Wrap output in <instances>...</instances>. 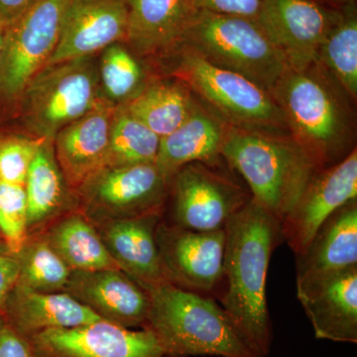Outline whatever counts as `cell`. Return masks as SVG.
Wrapping results in <instances>:
<instances>
[{
    "label": "cell",
    "instance_id": "obj_16",
    "mask_svg": "<svg viewBox=\"0 0 357 357\" xmlns=\"http://www.w3.org/2000/svg\"><path fill=\"white\" fill-rule=\"evenodd\" d=\"M64 292L103 321L128 328L146 325L149 295L121 269L72 271Z\"/></svg>",
    "mask_w": 357,
    "mask_h": 357
},
{
    "label": "cell",
    "instance_id": "obj_19",
    "mask_svg": "<svg viewBox=\"0 0 357 357\" xmlns=\"http://www.w3.org/2000/svg\"><path fill=\"white\" fill-rule=\"evenodd\" d=\"M114 109L112 103L103 102L61 129L54 138L56 160L73 192L105 166Z\"/></svg>",
    "mask_w": 357,
    "mask_h": 357
},
{
    "label": "cell",
    "instance_id": "obj_17",
    "mask_svg": "<svg viewBox=\"0 0 357 357\" xmlns=\"http://www.w3.org/2000/svg\"><path fill=\"white\" fill-rule=\"evenodd\" d=\"M318 340L357 344V266L297 286Z\"/></svg>",
    "mask_w": 357,
    "mask_h": 357
},
{
    "label": "cell",
    "instance_id": "obj_37",
    "mask_svg": "<svg viewBox=\"0 0 357 357\" xmlns=\"http://www.w3.org/2000/svg\"><path fill=\"white\" fill-rule=\"evenodd\" d=\"M6 23L0 20V60H1L2 46H3L4 30H6Z\"/></svg>",
    "mask_w": 357,
    "mask_h": 357
},
{
    "label": "cell",
    "instance_id": "obj_20",
    "mask_svg": "<svg viewBox=\"0 0 357 357\" xmlns=\"http://www.w3.org/2000/svg\"><path fill=\"white\" fill-rule=\"evenodd\" d=\"M230 126L196 96L191 114L176 130L160 139L156 164L167 183L194 162L213 163L222 157Z\"/></svg>",
    "mask_w": 357,
    "mask_h": 357
},
{
    "label": "cell",
    "instance_id": "obj_31",
    "mask_svg": "<svg viewBox=\"0 0 357 357\" xmlns=\"http://www.w3.org/2000/svg\"><path fill=\"white\" fill-rule=\"evenodd\" d=\"M0 238L7 252L13 256L29 238L24 185L0 182Z\"/></svg>",
    "mask_w": 357,
    "mask_h": 357
},
{
    "label": "cell",
    "instance_id": "obj_6",
    "mask_svg": "<svg viewBox=\"0 0 357 357\" xmlns=\"http://www.w3.org/2000/svg\"><path fill=\"white\" fill-rule=\"evenodd\" d=\"M178 48L196 54L215 67L241 75L268 91L288 68L259 24L238 16L198 11Z\"/></svg>",
    "mask_w": 357,
    "mask_h": 357
},
{
    "label": "cell",
    "instance_id": "obj_13",
    "mask_svg": "<svg viewBox=\"0 0 357 357\" xmlns=\"http://www.w3.org/2000/svg\"><path fill=\"white\" fill-rule=\"evenodd\" d=\"M35 357H161L153 333L96 321L69 328H53L29 338Z\"/></svg>",
    "mask_w": 357,
    "mask_h": 357
},
{
    "label": "cell",
    "instance_id": "obj_9",
    "mask_svg": "<svg viewBox=\"0 0 357 357\" xmlns=\"http://www.w3.org/2000/svg\"><path fill=\"white\" fill-rule=\"evenodd\" d=\"M79 211L96 225L162 215L169 184L156 164L103 167L76 192Z\"/></svg>",
    "mask_w": 357,
    "mask_h": 357
},
{
    "label": "cell",
    "instance_id": "obj_22",
    "mask_svg": "<svg viewBox=\"0 0 357 357\" xmlns=\"http://www.w3.org/2000/svg\"><path fill=\"white\" fill-rule=\"evenodd\" d=\"M0 314L28 340L44 331L76 328L102 319L68 293L38 292L20 283L11 290Z\"/></svg>",
    "mask_w": 357,
    "mask_h": 357
},
{
    "label": "cell",
    "instance_id": "obj_34",
    "mask_svg": "<svg viewBox=\"0 0 357 357\" xmlns=\"http://www.w3.org/2000/svg\"><path fill=\"white\" fill-rule=\"evenodd\" d=\"M0 357H35L31 342L14 331L0 314Z\"/></svg>",
    "mask_w": 357,
    "mask_h": 357
},
{
    "label": "cell",
    "instance_id": "obj_26",
    "mask_svg": "<svg viewBox=\"0 0 357 357\" xmlns=\"http://www.w3.org/2000/svg\"><path fill=\"white\" fill-rule=\"evenodd\" d=\"M43 237L72 271L119 269L95 225L79 211L61 218Z\"/></svg>",
    "mask_w": 357,
    "mask_h": 357
},
{
    "label": "cell",
    "instance_id": "obj_38",
    "mask_svg": "<svg viewBox=\"0 0 357 357\" xmlns=\"http://www.w3.org/2000/svg\"><path fill=\"white\" fill-rule=\"evenodd\" d=\"M326 1L330 2L333 6L340 7L349 3V2L356 1V0H326Z\"/></svg>",
    "mask_w": 357,
    "mask_h": 357
},
{
    "label": "cell",
    "instance_id": "obj_4",
    "mask_svg": "<svg viewBox=\"0 0 357 357\" xmlns=\"http://www.w3.org/2000/svg\"><path fill=\"white\" fill-rule=\"evenodd\" d=\"M222 157L243 176L251 197L281 223L318 170L291 134L255 132L230 126Z\"/></svg>",
    "mask_w": 357,
    "mask_h": 357
},
{
    "label": "cell",
    "instance_id": "obj_15",
    "mask_svg": "<svg viewBox=\"0 0 357 357\" xmlns=\"http://www.w3.org/2000/svg\"><path fill=\"white\" fill-rule=\"evenodd\" d=\"M126 0H70L57 47L48 65L91 57L116 42L126 43Z\"/></svg>",
    "mask_w": 357,
    "mask_h": 357
},
{
    "label": "cell",
    "instance_id": "obj_18",
    "mask_svg": "<svg viewBox=\"0 0 357 357\" xmlns=\"http://www.w3.org/2000/svg\"><path fill=\"white\" fill-rule=\"evenodd\" d=\"M126 44L140 59L157 62L180 43L198 9L194 0H126Z\"/></svg>",
    "mask_w": 357,
    "mask_h": 357
},
{
    "label": "cell",
    "instance_id": "obj_25",
    "mask_svg": "<svg viewBox=\"0 0 357 357\" xmlns=\"http://www.w3.org/2000/svg\"><path fill=\"white\" fill-rule=\"evenodd\" d=\"M24 187L30 236L66 210L74 194L58 165L53 141H45L39 148Z\"/></svg>",
    "mask_w": 357,
    "mask_h": 357
},
{
    "label": "cell",
    "instance_id": "obj_7",
    "mask_svg": "<svg viewBox=\"0 0 357 357\" xmlns=\"http://www.w3.org/2000/svg\"><path fill=\"white\" fill-rule=\"evenodd\" d=\"M107 102L96 56L48 65L27 84L15 105L23 132L53 141L61 129Z\"/></svg>",
    "mask_w": 357,
    "mask_h": 357
},
{
    "label": "cell",
    "instance_id": "obj_33",
    "mask_svg": "<svg viewBox=\"0 0 357 357\" xmlns=\"http://www.w3.org/2000/svg\"><path fill=\"white\" fill-rule=\"evenodd\" d=\"M199 11L238 16L257 22L262 0H194Z\"/></svg>",
    "mask_w": 357,
    "mask_h": 357
},
{
    "label": "cell",
    "instance_id": "obj_35",
    "mask_svg": "<svg viewBox=\"0 0 357 357\" xmlns=\"http://www.w3.org/2000/svg\"><path fill=\"white\" fill-rule=\"evenodd\" d=\"M20 264L15 256L9 255L6 249H0V312L4 303L18 281Z\"/></svg>",
    "mask_w": 357,
    "mask_h": 357
},
{
    "label": "cell",
    "instance_id": "obj_3",
    "mask_svg": "<svg viewBox=\"0 0 357 357\" xmlns=\"http://www.w3.org/2000/svg\"><path fill=\"white\" fill-rule=\"evenodd\" d=\"M145 290L150 310L143 328L153 333L164 356L259 357L211 297L169 282Z\"/></svg>",
    "mask_w": 357,
    "mask_h": 357
},
{
    "label": "cell",
    "instance_id": "obj_36",
    "mask_svg": "<svg viewBox=\"0 0 357 357\" xmlns=\"http://www.w3.org/2000/svg\"><path fill=\"white\" fill-rule=\"evenodd\" d=\"M36 0H0V20L6 24L13 22Z\"/></svg>",
    "mask_w": 357,
    "mask_h": 357
},
{
    "label": "cell",
    "instance_id": "obj_14",
    "mask_svg": "<svg viewBox=\"0 0 357 357\" xmlns=\"http://www.w3.org/2000/svg\"><path fill=\"white\" fill-rule=\"evenodd\" d=\"M357 198V151L335 165L314 172L306 189L281 223L284 241L300 255L324 222L340 206Z\"/></svg>",
    "mask_w": 357,
    "mask_h": 357
},
{
    "label": "cell",
    "instance_id": "obj_32",
    "mask_svg": "<svg viewBox=\"0 0 357 357\" xmlns=\"http://www.w3.org/2000/svg\"><path fill=\"white\" fill-rule=\"evenodd\" d=\"M45 141L25 132H0V182L25 185L30 166Z\"/></svg>",
    "mask_w": 357,
    "mask_h": 357
},
{
    "label": "cell",
    "instance_id": "obj_12",
    "mask_svg": "<svg viewBox=\"0 0 357 357\" xmlns=\"http://www.w3.org/2000/svg\"><path fill=\"white\" fill-rule=\"evenodd\" d=\"M156 241L167 282L204 295L220 287L223 275L225 229L196 231L160 222Z\"/></svg>",
    "mask_w": 357,
    "mask_h": 357
},
{
    "label": "cell",
    "instance_id": "obj_29",
    "mask_svg": "<svg viewBox=\"0 0 357 357\" xmlns=\"http://www.w3.org/2000/svg\"><path fill=\"white\" fill-rule=\"evenodd\" d=\"M160 139L122 105H117L110 126L109 153L105 167L155 164Z\"/></svg>",
    "mask_w": 357,
    "mask_h": 357
},
{
    "label": "cell",
    "instance_id": "obj_21",
    "mask_svg": "<svg viewBox=\"0 0 357 357\" xmlns=\"http://www.w3.org/2000/svg\"><path fill=\"white\" fill-rule=\"evenodd\" d=\"M160 222L161 215H150L96 227L119 269L144 289L167 282L156 241Z\"/></svg>",
    "mask_w": 357,
    "mask_h": 357
},
{
    "label": "cell",
    "instance_id": "obj_2",
    "mask_svg": "<svg viewBox=\"0 0 357 357\" xmlns=\"http://www.w3.org/2000/svg\"><path fill=\"white\" fill-rule=\"evenodd\" d=\"M270 93L291 135L318 170L335 165L356 149L354 100L319 63L287 68Z\"/></svg>",
    "mask_w": 357,
    "mask_h": 357
},
{
    "label": "cell",
    "instance_id": "obj_10",
    "mask_svg": "<svg viewBox=\"0 0 357 357\" xmlns=\"http://www.w3.org/2000/svg\"><path fill=\"white\" fill-rule=\"evenodd\" d=\"M210 165L194 162L174 175L169 185L173 199L170 225L196 231L223 229L251 199L250 192Z\"/></svg>",
    "mask_w": 357,
    "mask_h": 357
},
{
    "label": "cell",
    "instance_id": "obj_39",
    "mask_svg": "<svg viewBox=\"0 0 357 357\" xmlns=\"http://www.w3.org/2000/svg\"><path fill=\"white\" fill-rule=\"evenodd\" d=\"M161 357H177V356H161Z\"/></svg>",
    "mask_w": 357,
    "mask_h": 357
},
{
    "label": "cell",
    "instance_id": "obj_24",
    "mask_svg": "<svg viewBox=\"0 0 357 357\" xmlns=\"http://www.w3.org/2000/svg\"><path fill=\"white\" fill-rule=\"evenodd\" d=\"M196 96L182 81L171 76L149 79L132 100L121 105L160 138L176 130L191 114Z\"/></svg>",
    "mask_w": 357,
    "mask_h": 357
},
{
    "label": "cell",
    "instance_id": "obj_28",
    "mask_svg": "<svg viewBox=\"0 0 357 357\" xmlns=\"http://www.w3.org/2000/svg\"><path fill=\"white\" fill-rule=\"evenodd\" d=\"M98 59V79L102 95L114 107L124 105L140 93L149 81L142 59L128 45L116 42L100 52Z\"/></svg>",
    "mask_w": 357,
    "mask_h": 357
},
{
    "label": "cell",
    "instance_id": "obj_1",
    "mask_svg": "<svg viewBox=\"0 0 357 357\" xmlns=\"http://www.w3.org/2000/svg\"><path fill=\"white\" fill-rule=\"evenodd\" d=\"M222 307L243 342L259 357L271 351L273 328L267 305V275L284 241L281 222L251 197L225 227Z\"/></svg>",
    "mask_w": 357,
    "mask_h": 357
},
{
    "label": "cell",
    "instance_id": "obj_40",
    "mask_svg": "<svg viewBox=\"0 0 357 357\" xmlns=\"http://www.w3.org/2000/svg\"><path fill=\"white\" fill-rule=\"evenodd\" d=\"M0 241H1V238H0Z\"/></svg>",
    "mask_w": 357,
    "mask_h": 357
},
{
    "label": "cell",
    "instance_id": "obj_11",
    "mask_svg": "<svg viewBox=\"0 0 357 357\" xmlns=\"http://www.w3.org/2000/svg\"><path fill=\"white\" fill-rule=\"evenodd\" d=\"M340 6L326 0H262L257 23L288 68L317 62L319 47L340 20Z\"/></svg>",
    "mask_w": 357,
    "mask_h": 357
},
{
    "label": "cell",
    "instance_id": "obj_23",
    "mask_svg": "<svg viewBox=\"0 0 357 357\" xmlns=\"http://www.w3.org/2000/svg\"><path fill=\"white\" fill-rule=\"evenodd\" d=\"M357 266V199L340 206L296 255L297 286Z\"/></svg>",
    "mask_w": 357,
    "mask_h": 357
},
{
    "label": "cell",
    "instance_id": "obj_8",
    "mask_svg": "<svg viewBox=\"0 0 357 357\" xmlns=\"http://www.w3.org/2000/svg\"><path fill=\"white\" fill-rule=\"evenodd\" d=\"M70 0H36L6 26L0 60V102L15 107L23 89L57 47Z\"/></svg>",
    "mask_w": 357,
    "mask_h": 357
},
{
    "label": "cell",
    "instance_id": "obj_5",
    "mask_svg": "<svg viewBox=\"0 0 357 357\" xmlns=\"http://www.w3.org/2000/svg\"><path fill=\"white\" fill-rule=\"evenodd\" d=\"M163 74L180 79L197 98L234 128L290 134L283 112L270 91L236 73L215 67L178 48L159 61Z\"/></svg>",
    "mask_w": 357,
    "mask_h": 357
},
{
    "label": "cell",
    "instance_id": "obj_30",
    "mask_svg": "<svg viewBox=\"0 0 357 357\" xmlns=\"http://www.w3.org/2000/svg\"><path fill=\"white\" fill-rule=\"evenodd\" d=\"M15 257L20 264L17 283L38 292H64L72 269L43 236H29Z\"/></svg>",
    "mask_w": 357,
    "mask_h": 357
},
{
    "label": "cell",
    "instance_id": "obj_27",
    "mask_svg": "<svg viewBox=\"0 0 357 357\" xmlns=\"http://www.w3.org/2000/svg\"><path fill=\"white\" fill-rule=\"evenodd\" d=\"M340 20L319 47L317 63L325 68L354 102L357 98L356 1L340 6Z\"/></svg>",
    "mask_w": 357,
    "mask_h": 357
}]
</instances>
